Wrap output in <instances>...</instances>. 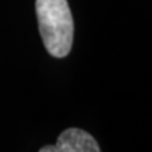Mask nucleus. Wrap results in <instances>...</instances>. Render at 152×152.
<instances>
[{
  "mask_svg": "<svg viewBox=\"0 0 152 152\" xmlns=\"http://www.w3.org/2000/svg\"><path fill=\"white\" fill-rule=\"evenodd\" d=\"M35 11L45 49L55 58H65L73 44V18L68 0H35Z\"/></svg>",
  "mask_w": 152,
  "mask_h": 152,
  "instance_id": "obj_1",
  "label": "nucleus"
},
{
  "mask_svg": "<svg viewBox=\"0 0 152 152\" xmlns=\"http://www.w3.org/2000/svg\"><path fill=\"white\" fill-rule=\"evenodd\" d=\"M38 152H102L94 137L82 128H66L52 145H45Z\"/></svg>",
  "mask_w": 152,
  "mask_h": 152,
  "instance_id": "obj_2",
  "label": "nucleus"
}]
</instances>
